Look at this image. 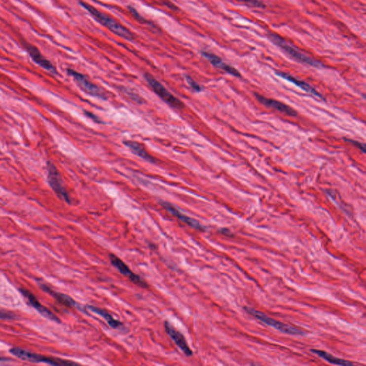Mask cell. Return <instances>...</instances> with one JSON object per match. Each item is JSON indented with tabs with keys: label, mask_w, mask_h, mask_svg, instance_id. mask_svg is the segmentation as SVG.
<instances>
[{
	"label": "cell",
	"mask_w": 366,
	"mask_h": 366,
	"mask_svg": "<svg viewBox=\"0 0 366 366\" xmlns=\"http://www.w3.org/2000/svg\"><path fill=\"white\" fill-rule=\"evenodd\" d=\"M80 4L85 8L86 10L88 11L89 13L91 14L97 21L100 22L103 26L109 29L114 34L120 37L124 38V39H128V40H132V39H134V36H133V33L130 30H127V28L124 27L123 25L116 21L112 17L100 12L96 8L92 7V5L87 4V3L80 1Z\"/></svg>",
	"instance_id": "1"
},
{
	"label": "cell",
	"mask_w": 366,
	"mask_h": 366,
	"mask_svg": "<svg viewBox=\"0 0 366 366\" xmlns=\"http://www.w3.org/2000/svg\"><path fill=\"white\" fill-rule=\"evenodd\" d=\"M268 37L271 42H273L280 48L283 49L284 52H286L289 56L293 58L294 60H297L300 63L310 65V66L316 67V68L322 66L321 63L310 58V57L307 56L305 54L302 53L296 47L289 44L284 39H283L281 37L278 36V35L269 34Z\"/></svg>",
	"instance_id": "2"
},
{
	"label": "cell",
	"mask_w": 366,
	"mask_h": 366,
	"mask_svg": "<svg viewBox=\"0 0 366 366\" xmlns=\"http://www.w3.org/2000/svg\"><path fill=\"white\" fill-rule=\"evenodd\" d=\"M145 78L149 87L166 104L176 109L181 110L184 108V106L183 102L174 96L171 92L168 91L153 76L151 75L149 73H146L145 74Z\"/></svg>",
	"instance_id": "3"
},
{
	"label": "cell",
	"mask_w": 366,
	"mask_h": 366,
	"mask_svg": "<svg viewBox=\"0 0 366 366\" xmlns=\"http://www.w3.org/2000/svg\"><path fill=\"white\" fill-rule=\"evenodd\" d=\"M9 352L13 354L14 356L22 361H28V362L39 364V363H44V364H50L54 366H73L77 365L74 363L70 361H64V360L49 359L44 357L41 355L22 349V348H13L10 349Z\"/></svg>",
	"instance_id": "4"
},
{
	"label": "cell",
	"mask_w": 366,
	"mask_h": 366,
	"mask_svg": "<svg viewBox=\"0 0 366 366\" xmlns=\"http://www.w3.org/2000/svg\"><path fill=\"white\" fill-rule=\"evenodd\" d=\"M47 180L51 188L56 193L59 198L62 199L68 204L71 203V197L64 185L63 179L58 170L52 162L47 164Z\"/></svg>",
	"instance_id": "5"
},
{
	"label": "cell",
	"mask_w": 366,
	"mask_h": 366,
	"mask_svg": "<svg viewBox=\"0 0 366 366\" xmlns=\"http://www.w3.org/2000/svg\"><path fill=\"white\" fill-rule=\"evenodd\" d=\"M245 310L248 313H250L251 316L257 318V319H258L259 321L263 323V324L270 326V327L274 328L276 330L281 331V332H285V333L296 335H302L304 334L303 331L295 329V328L291 327L289 325L283 324V323L276 321V320L273 319V318L268 317V316L264 314L262 312L258 311V310H255L254 308H248V307H245Z\"/></svg>",
	"instance_id": "6"
},
{
	"label": "cell",
	"mask_w": 366,
	"mask_h": 366,
	"mask_svg": "<svg viewBox=\"0 0 366 366\" xmlns=\"http://www.w3.org/2000/svg\"><path fill=\"white\" fill-rule=\"evenodd\" d=\"M68 73L70 75L74 78L79 87L86 93L96 98L106 100L107 96L105 92L98 86L92 83L88 77L74 70L68 69Z\"/></svg>",
	"instance_id": "7"
},
{
	"label": "cell",
	"mask_w": 366,
	"mask_h": 366,
	"mask_svg": "<svg viewBox=\"0 0 366 366\" xmlns=\"http://www.w3.org/2000/svg\"><path fill=\"white\" fill-rule=\"evenodd\" d=\"M109 257L111 264L120 272L121 274L127 277L132 283H134V284L137 285L139 287L143 288V289L148 288L147 283L146 281H144V280L142 279L139 275L133 273L130 270V268L127 266L126 263H125L123 261L121 260L120 257L112 254H110Z\"/></svg>",
	"instance_id": "8"
},
{
	"label": "cell",
	"mask_w": 366,
	"mask_h": 366,
	"mask_svg": "<svg viewBox=\"0 0 366 366\" xmlns=\"http://www.w3.org/2000/svg\"><path fill=\"white\" fill-rule=\"evenodd\" d=\"M165 330L167 334L170 337V338L174 341L177 346L186 356H192V351L190 349V346L187 344V340L183 335L182 332L177 330L176 328L173 326L168 321H165L164 322Z\"/></svg>",
	"instance_id": "9"
},
{
	"label": "cell",
	"mask_w": 366,
	"mask_h": 366,
	"mask_svg": "<svg viewBox=\"0 0 366 366\" xmlns=\"http://www.w3.org/2000/svg\"><path fill=\"white\" fill-rule=\"evenodd\" d=\"M160 204L166 210L168 213H170L172 216H175L177 219L180 220L181 222H184V224L190 226L192 228L195 229V230H200V231H205V227L203 225L200 224L197 220L192 219V218L189 217V216H185V215L183 214L181 212L178 211V209L171 204V203H168V202L163 201L161 200L160 202Z\"/></svg>",
	"instance_id": "10"
},
{
	"label": "cell",
	"mask_w": 366,
	"mask_h": 366,
	"mask_svg": "<svg viewBox=\"0 0 366 366\" xmlns=\"http://www.w3.org/2000/svg\"><path fill=\"white\" fill-rule=\"evenodd\" d=\"M20 291L22 295L25 296V297L28 299V301L30 302V305H31L32 306L34 307V308H36L39 313H41L42 316H44V317L48 318V319L51 320V321H55V322L57 323H60V320L59 319V318L57 317V316H55L52 312H51L50 310L47 309L45 307L43 306L42 304L38 301L36 296L33 295V293H31L30 291L22 289H20Z\"/></svg>",
	"instance_id": "11"
},
{
	"label": "cell",
	"mask_w": 366,
	"mask_h": 366,
	"mask_svg": "<svg viewBox=\"0 0 366 366\" xmlns=\"http://www.w3.org/2000/svg\"><path fill=\"white\" fill-rule=\"evenodd\" d=\"M255 95H256V98H257V100L260 103H262V105H264V106L270 107V108H273V109L280 111V112L285 113V114H288L289 116H293V117L297 116V113L295 110H294L293 108H290L289 106L283 104L281 102L272 100V99L265 98V97L258 95V94H255Z\"/></svg>",
	"instance_id": "12"
},
{
	"label": "cell",
	"mask_w": 366,
	"mask_h": 366,
	"mask_svg": "<svg viewBox=\"0 0 366 366\" xmlns=\"http://www.w3.org/2000/svg\"><path fill=\"white\" fill-rule=\"evenodd\" d=\"M27 49H28L29 55L35 63L42 67L44 69L47 70V71L50 72L53 74H57L56 68L48 60L43 56L39 49L33 45L27 46Z\"/></svg>",
	"instance_id": "13"
},
{
	"label": "cell",
	"mask_w": 366,
	"mask_h": 366,
	"mask_svg": "<svg viewBox=\"0 0 366 366\" xmlns=\"http://www.w3.org/2000/svg\"><path fill=\"white\" fill-rule=\"evenodd\" d=\"M202 55L205 57V59L208 60L216 68H219V69L222 70L226 72V73H229L232 76L235 77H241V74H240L239 72L237 71L235 68L230 66V65H227V64L224 63L219 57L216 56L214 54L210 53L208 52H202Z\"/></svg>",
	"instance_id": "14"
},
{
	"label": "cell",
	"mask_w": 366,
	"mask_h": 366,
	"mask_svg": "<svg viewBox=\"0 0 366 366\" xmlns=\"http://www.w3.org/2000/svg\"><path fill=\"white\" fill-rule=\"evenodd\" d=\"M276 74L279 77L283 78V79H286L291 83L294 84V85L298 87L299 88L304 90L305 92H308V93L312 94L314 96L318 97V98L324 99L322 95L319 93V92L316 91V89L313 88L312 86L308 85L306 82L304 81L300 80V79H297V78L294 77L293 76H291V74H287V73H282V72H277Z\"/></svg>",
	"instance_id": "15"
},
{
	"label": "cell",
	"mask_w": 366,
	"mask_h": 366,
	"mask_svg": "<svg viewBox=\"0 0 366 366\" xmlns=\"http://www.w3.org/2000/svg\"><path fill=\"white\" fill-rule=\"evenodd\" d=\"M86 308H87V310H90L92 313H96L98 316H101L103 319L106 320V322L109 325L110 327L112 328V329H121L124 327L123 324L122 322H120L118 320H116L107 310L102 309V308H98V307L94 306V305H87Z\"/></svg>",
	"instance_id": "16"
},
{
	"label": "cell",
	"mask_w": 366,
	"mask_h": 366,
	"mask_svg": "<svg viewBox=\"0 0 366 366\" xmlns=\"http://www.w3.org/2000/svg\"><path fill=\"white\" fill-rule=\"evenodd\" d=\"M43 291L47 292L49 295H52L55 300H57L59 303H61L62 305H65V306L68 307V308H80V306L78 305L77 303H76L74 300L70 296L65 295V294L55 292V291H52L49 289L48 286H45V285H41Z\"/></svg>",
	"instance_id": "17"
},
{
	"label": "cell",
	"mask_w": 366,
	"mask_h": 366,
	"mask_svg": "<svg viewBox=\"0 0 366 366\" xmlns=\"http://www.w3.org/2000/svg\"><path fill=\"white\" fill-rule=\"evenodd\" d=\"M124 144L127 147L130 148V150L136 155L138 157H141L143 160H146V161L151 162V163H154L156 162V160L152 157V155H149L147 152L144 147L140 143H137V142L132 141H127L124 142Z\"/></svg>",
	"instance_id": "18"
},
{
	"label": "cell",
	"mask_w": 366,
	"mask_h": 366,
	"mask_svg": "<svg viewBox=\"0 0 366 366\" xmlns=\"http://www.w3.org/2000/svg\"><path fill=\"white\" fill-rule=\"evenodd\" d=\"M312 352L317 355L319 357L322 358L323 359L326 360L327 362L330 363L331 364L333 365H340V366H352L353 364L349 362V361H345V360L338 359V358L335 357V356H332V355L329 354V353L325 352V351H319V350H312Z\"/></svg>",
	"instance_id": "19"
},
{
	"label": "cell",
	"mask_w": 366,
	"mask_h": 366,
	"mask_svg": "<svg viewBox=\"0 0 366 366\" xmlns=\"http://www.w3.org/2000/svg\"><path fill=\"white\" fill-rule=\"evenodd\" d=\"M120 90L122 91V93L125 94V95L128 96L129 98L135 102V103H138V104L142 105L145 103L144 100L142 99L141 97H140L139 95L135 94L134 92L130 91L128 89H125L124 87H122V89H120Z\"/></svg>",
	"instance_id": "20"
},
{
	"label": "cell",
	"mask_w": 366,
	"mask_h": 366,
	"mask_svg": "<svg viewBox=\"0 0 366 366\" xmlns=\"http://www.w3.org/2000/svg\"><path fill=\"white\" fill-rule=\"evenodd\" d=\"M185 78L186 80H187V83H188V85H190V87H191V88L192 89V90H194V91H202L201 86L199 85L198 83H197V82H195V81L194 80V79H192V77H190V76H186Z\"/></svg>",
	"instance_id": "21"
},
{
	"label": "cell",
	"mask_w": 366,
	"mask_h": 366,
	"mask_svg": "<svg viewBox=\"0 0 366 366\" xmlns=\"http://www.w3.org/2000/svg\"><path fill=\"white\" fill-rule=\"evenodd\" d=\"M128 9H130V13L133 14V17H134V18L136 19L137 20L141 22H146V20H145L143 17H141V14L138 13V11H137L135 8L130 6V7H128Z\"/></svg>",
	"instance_id": "22"
},
{
	"label": "cell",
	"mask_w": 366,
	"mask_h": 366,
	"mask_svg": "<svg viewBox=\"0 0 366 366\" xmlns=\"http://www.w3.org/2000/svg\"><path fill=\"white\" fill-rule=\"evenodd\" d=\"M345 141L346 142H348V143H352V144L354 145V146H356V147H359V149H361V151H362V152L365 153L366 146L364 144V143H360V142L356 141H353V140L345 139Z\"/></svg>",
	"instance_id": "23"
},
{
	"label": "cell",
	"mask_w": 366,
	"mask_h": 366,
	"mask_svg": "<svg viewBox=\"0 0 366 366\" xmlns=\"http://www.w3.org/2000/svg\"><path fill=\"white\" fill-rule=\"evenodd\" d=\"M15 318L14 314L12 313H9L7 311H3V310H0V319L1 320H11Z\"/></svg>",
	"instance_id": "24"
},
{
	"label": "cell",
	"mask_w": 366,
	"mask_h": 366,
	"mask_svg": "<svg viewBox=\"0 0 366 366\" xmlns=\"http://www.w3.org/2000/svg\"><path fill=\"white\" fill-rule=\"evenodd\" d=\"M85 114L86 116H87V117H89V118L91 119V120L95 121V122H97V123H101V120L99 119L98 117H97L95 114H94L93 113L88 112V111H85Z\"/></svg>",
	"instance_id": "25"
},
{
	"label": "cell",
	"mask_w": 366,
	"mask_h": 366,
	"mask_svg": "<svg viewBox=\"0 0 366 366\" xmlns=\"http://www.w3.org/2000/svg\"><path fill=\"white\" fill-rule=\"evenodd\" d=\"M247 2L249 3L251 5L255 6V7H264L263 4L260 1H256V0H246Z\"/></svg>",
	"instance_id": "26"
},
{
	"label": "cell",
	"mask_w": 366,
	"mask_h": 366,
	"mask_svg": "<svg viewBox=\"0 0 366 366\" xmlns=\"http://www.w3.org/2000/svg\"><path fill=\"white\" fill-rule=\"evenodd\" d=\"M7 360H9V359H4V358L0 357V361H1V362H5V361H8Z\"/></svg>",
	"instance_id": "27"
}]
</instances>
